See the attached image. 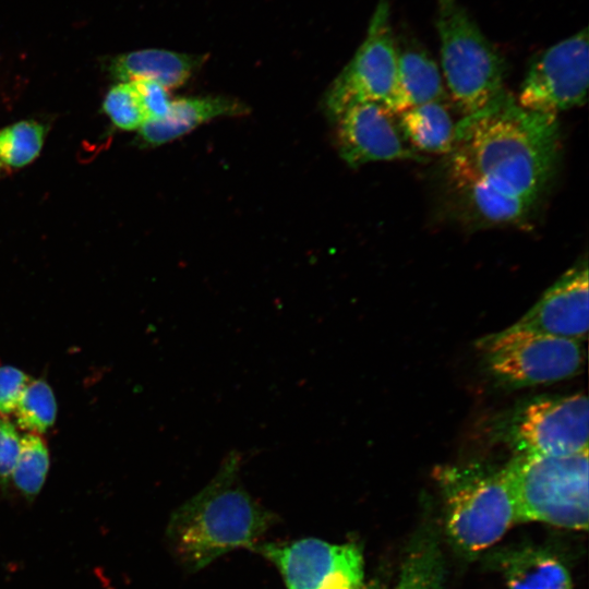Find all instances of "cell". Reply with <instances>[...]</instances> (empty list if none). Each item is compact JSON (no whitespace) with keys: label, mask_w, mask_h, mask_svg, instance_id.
Here are the masks:
<instances>
[{"label":"cell","mask_w":589,"mask_h":589,"mask_svg":"<svg viewBox=\"0 0 589 589\" xmlns=\"http://www.w3.org/2000/svg\"><path fill=\"white\" fill-rule=\"evenodd\" d=\"M561 155L557 116L521 107L507 91L456 123L446 155L447 188L471 187L534 209Z\"/></svg>","instance_id":"obj_1"},{"label":"cell","mask_w":589,"mask_h":589,"mask_svg":"<svg viewBox=\"0 0 589 589\" xmlns=\"http://www.w3.org/2000/svg\"><path fill=\"white\" fill-rule=\"evenodd\" d=\"M242 454L230 450L215 476L170 515L166 541L176 561L195 573L229 551L250 549L277 516L244 488Z\"/></svg>","instance_id":"obj_2"},{"label":"cell","mask_w":589,"mask_h":589,"mask_svg":"<svg viewBox=\"0 0 589 589\" xmlns=\"http://www.w3.org/2000/svg\"><path fill=\"white\" fill-rule=\"evenodd\" d=\"M588 449L567 456L517 454L503 468L517 522L543 521L586 530L589 517Z\"/></svg>","instance_id":"obj_3"},{"label":"cell","mask_w":589,"mask_h":589,"mask_svg":"<svg viewBox=\"0 0 589 589\" xmlns=\"http://www.w3.org/2000/svg\"><path fill=\"white\" fill-rule=\"evenodd\" d=\"M443 81L464 116L474 113L505 89L503 57L458 0H436Z\"/></svg>","instance_id":"obj_4"},{"label":"cell","mask_w":589,"mask_h":589,"mask_svg":"<svg viewBox=\"0 0 589 589\" xmlns=\"http://www.w3.org/2000/svg\"><path fill=\"white\" fill-rule=\"evenodd\" d=\"M436 476L444 495L446 529L461 551L477 553L491 546L517 522L503 469L449 466Z\"/></svg>","instance_id":"obj_5"},{"label":"cell","mask_w":589,"mask_h":589,"mask_svg":"<svg viewBox=\"0 0 589 589\" xmlns=\"http://www.w3.org/2000/svg\"><path fill=\"white\" fill-rule=\"evenodd\" d=\"M477 347L490 374L510 387L551 384L572 377L585 359L581 341L515 325L480 338Z\"/></svg>","instance_id":"obj_6"},{"label":"cell","mask_w":589,"mask_h":589,"mask_svg":"<svg viewBox=\"0 0 589 589\" xmlns=\"http://www.w3.org/2000/svg\"><path fill=\"white\" fill-rule=\"evenodd\" d=\"M398 50L390 27L389 1L378 0L364 40L323 97L326 117L334 121L358 103L375 101L388 107L396 86Z\"/></svg>","instance_id":"obj_7"},{"label":"cell","mask_w":589,"mask_h":589,"mask_svg":"<svg viewBox=\"0 0 589 589\" xmlns=\"http://www.w3.org/2000/svg\"><path fill=\"white\" fill-rule=\"evenodd\" d=\"M272 562L288 589H361L363 556L354 543L315 538L292 542H257L250 548Z\"/></svg>","instance_id":"obj_8"},{"label":"cell","mask_w":589,"mask_h":589,"mask_svg":"<svg viewBox=\"0 0 589 589\" xmlns=\"http://www.w3.org/2000/svg\"><path fill=\"white\" fill-rule=\"evenodd\" d=\"M588 43L584 28L543 50L529 65L518 104L552 116L582 106L589 84Z\"/></svg>","instance_id":"obj_9"},{"label":"cell","mask_w":589,"mask_h":589,"mask_svg":"<svg viewBox=\"0 0 589 589\" xmlns=\"http://www.w3.org/2000/svg\"><path fill=\"white\" fill-rule=\"evenodd\" d=\"M588 398L582 393L538 398L517 414L512 441L518 454H578L588 449Z\"/></svg>","instance_id":"obj_10"},{"label":"cell","mask_w":589,"mask_h":589,"mask_svg":"<svg viewBox=\"0 0 589 589\" xmlns=\"http://www.w3.org/2000/svg\"><path fill=\"white\" fill-rule=\"evenodd\" d=\"M333 122L338 154L351 168L373 161L424 160L406 143L396 115L382 103L354 104Z\"/></svg>","instance_id":"obj_11"},{"label":"cell","mask_w":589,"mask_h":589,"mask_svg":"<svg viewBox=\"0 0 589 589\" xmlns=\"http://www.w3.org/2000/svg\"><path fill=\"white\" fill-rule=\"evenodd\" d=\"M539 334L581 341L589 325L587 259L566 271L515 324Z\"/></svg>","instance_id":"obj_12"},{"label":"cell","mask_w":589,"mask_h":589,"mask_svg":"<svg viewBox=\"0 0 589 589\" xmlns=\"http://www.w3.org/2000/svg\"><path fill=\"white\" fill-rule=\"evenodd\" d=\"M249 111L247 104L226 96L172 99L164 117L146 121L139 130V143L148 147L159 146L214 119L245 116Z\"/></svg>","instance_id":"obj_13"},{"label":"cell","mask_w":589,"mask_h":589,"mask_svg":"<svg viewBox=\"0 0 589 589\" xmlns=\"http://www.w3.org/2000/svg\"><path fill=\"white\" fill-rule=\"evenodd\" d=\"M206 59L205 55L143 49L115 56L109 60L107 70L119 83L148 80L170 91L184 85Z\"/></svg>","instance_id":"obj_14"},{"label":"cell","mask_w":589,"mask_h":589,"mask_svg":"<svg viewBox=\"0 0 589 589\" xmlns=\"http://www.w3.org/2000/svg\"><path fill=\"white\" fill-rule=\"evenodd\" d=\"M445 97L444 81L435 61L419 48L398 50L396 86L387 108L396 115Z\"/></svg>","instance_id":"obj_15"},{"label":"cell","mask_w":589,"mask_h":589,"mask_svg":"<svg viewBox=\"0 0 589 589\" xmlns=\"http://www.w3.org/2000/svg\"><path fill=\"white\" fill-rule=\"evenodd\" d=\"M406 143L418 154L447 155L454 145L456 123L444 100H433L396 113Z\"/></svg>","instance_id":"obj_16"},{"label":"cell","mask_w":589,"mask_h":589,"mask_svg":"<svg viewBox=\"0 0 589 589\" xmlns=\"http://www.w3.org/2000/svg\"><path fill=\"white\" fill-rule=\"evenodd\" d=\"M501 563L509 589H573L566 567L543 550H514Z\"/></svg>","instance_id":"obj_17"},{"label":"cell","mask_w":589,"mask_h":589,"mask_svg":"<svg viewBox=\"0 0 589 589\" xmlns=\"http://www.w3.org/2000/svg\"><path fill=\"white\" fill-rule=\"evenodd\" d=\"M49 449L40 434L26 433L21 440V452L12 473L11 484L27 503L40 493L49 470Z\"/></svg>","instance_id":"obj_18"},{"label":"cell","mask_w":589,"mask_h":589,"mask_svg":"<svg viewBox=\"0 0 589 589\" xmlns=\"http://www.w3.org/2000/svg\"><path fill=\"white\" fill-rule=\"evenodd\" d=\"M444 562L437 544L424 539L408 552L395 589H444Z\"/></svg>","instance_id":"obj_19"},{"label":"cell","mask_w":589,"mask_h":589,"mask_svg":"<svg viewBox=\"0 0 589 589\" xmlns=\"http://www.w3.org/2000/svg\"><path fill=\"white\" fill-rule=\"evenodd\" d=\"M46 125L36 120H22L0 130V163L21 168L32 163L40 153Z\"/></svg>","instance_id":"obj_20"},{"label":"cell","mask_w":589,"mask_h":589,"mask_svg":"<svg viewBox=\"0 0 589 589\" xmlns=\"http://www.w3.org/2000/svg\"><path fill=\"white\" fill-rule=\"evenodd\" d=\"M13 416L16 428L21 430L36 434L47 432L57 416L56 397L50 385L43 378L32 380Z\"/></svg>","instance_id":"obj_21"},{"label":"cell","mask_w":589,"mask_h":589,"mask_svg":"<svg viewBox=\"0 0 589 589\" xmlns=\"http://www.w3.org/2000/svg\"><path fill=\"white\" fill-rule=\"evenodd\" d=\"M103 110L112 124L121 130H140L148 116L133 82L112 86L103 101Z\"/></svg>","instance_id":"obj_22"},{"label":"cell","mask_w":589,"mask_h":589,"mask_svg":"<svg viewBox=\"0 0 589 589\" xmlns=\"http://www.w3.org/2000/svg\"><path fill=\"white\" fill-rule=\"evenodd\" d=\"M22 436L14 423L0 417V491L7 493L21 452Z\"/></svg>","instance_id":"obj_23"},{"label":"cell","mask_w":589,"mask_h":589,"mask_svg":"<svg viewBox=\"0 0 589 589\" xmlns=\"http://www.w3.org/2000/svg\"><path fill=\"white\" fill-rule=\"evenodd\" d=\"M32 378L24 371L12 366H0V417L13 414L23 393Z\"/></svg>","instance_id":"obj_24"},{"label":"cell","mask_w":589,"mask_h":589,"mask_svg":"<svg viewBox=\"0 0 589 589\" xmlns=\"http://www.w3.org/2000/svg\"><path fill=\"white\" fill-rule=\"evenodd\" d=\"M148 116V120L164 117L172 101L169 89L163 85L148 81H132Z\"/></svg>","instance_id":"obj_25"},{"label":"cell","mask_w":589,"mask_h":589,"mask_svg":"<svg viewBox=\"0 0 589 589\" xmlns=\"http://www.w3.org/2000/svg\"><path fill=\"white\" fill-rule=\"evenodd\" d=\"M361 589H374V588H373V587H368V586L363 585Z\"/></svg>","instance_id":"obj_26"},{"label":"cell","mask_w":589,"mask_h":589,"mask_svg":"<svg viewBox=\"0 0 589 589\" xmlns=\"http://www.w3.org/2000/svg\"><path fill=\"white\" fill-rule=\"evenodd\" d=\"M0 168H1V163H0Z\"/></svg>","instance_id":"obj_27"}]
</instances>
